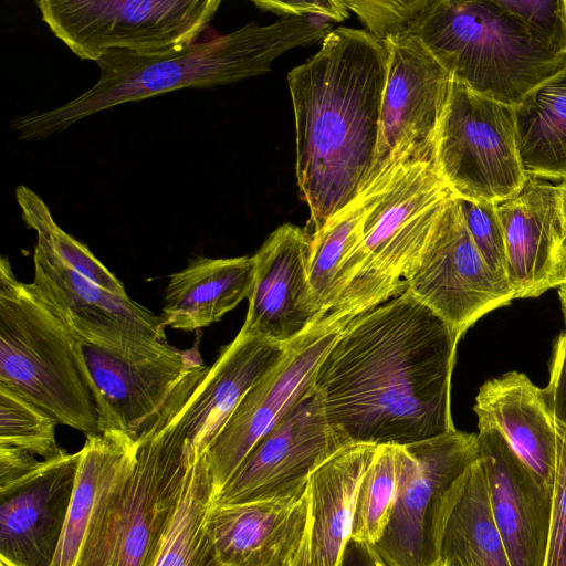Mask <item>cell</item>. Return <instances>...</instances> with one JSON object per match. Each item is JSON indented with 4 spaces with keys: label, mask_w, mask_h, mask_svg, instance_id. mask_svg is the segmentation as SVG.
Instances as JSON below:
<instances>
[{
    "label": "cell",
    "mask_w": 566,
    "mask_h": 566,
    "mask_svg": "<svg viewBox=\"0 0 566 566\" xmlns=\"http://www.w3.org/2000/svg\"><path fill=\"white\" fill-rule=\"evenodd\" d=\"M457 334L406 290L354 318L322 359L314 387L352 443L407 446L454 430Z\"/></svg>",
    "instance_id": "1"
},
{
    "label": "cell",
    "mask_w": 566,
    "mask_h": 566,
    "mask_svg": "<svg viewBox=\"0 0 566 566\" xmlns=\"http://www.w3.org/2000/svg\"><path fill=\"white\" fill-rule=\"evenodd\" d=\"M388 56L387 43L367 30L342 27L287 74L311 234L360 196L373 170Z\"/></svg>",
    "instance_id": "2"
},
{
    "label": "cell",
    "mask_w": 566,
    "mask_h": 566,
    "mask_svg": "<svg viewBox=\"0 0 566 566\" xmlns=\"http://www.w3.org/2000/svg\"><path fill=\"white\" fill-rule=\"evenodd\" d=\"M332 27L318 17H281L271 24L248 23L178 51L140 54L111 50L96 61L101 74L91 88L56 108L15 116L9 126L21 140H42L125 103L264 74L287 50L322 42Z\"/></svg>",
    "instance_id": "3"
},
{
    "label": "cell",
    "mask_w": 566,
    "mask_h": 566,
    "mask_svg": "<svg viewBox=\"0 0 566 566\" xmlns=\"http://www.w3.org/2000/svg\"><path fill=\"white\" fill-rule=\"evenodd\" d=\"M209 366L193 364L109 475L96 499L74 566H154L179 503L193 451L182 416Z\"/></svg>",
    "instance_id": "4"
},
{
    "label": "cell",
    "mask_w": 566,
    "mask_h": 566,
    "mask_svg": "<svg viewBox=\"0 0 566 566\" xmlns=\"http://www.w3.org/2000/svg\"><path fill=\"white\" fill-rule=\"evenodd\" d=\"M411 35L452 81L511 106L566 65L495 0H428Z\"/></svg>",
    "instance_id": "5"
},
{
    "label": "cell",
    "mask_w": 566,
    "mask_h": 566,
    "mask_svg": "<svg viewBox=\"0 0 566 566\" xmlns=\"http://www.w3.org/2000/svg\"><path fill=\"white\" fill-rule=\"evenodd\" d=\"M451 196L434 161L400 168L379 192L359 244L342 265L326 314L357 317L403 293Z\"/></svg>",
    "instance_id": "6"
},
{
    "label": "cell",
    "mask_w": 566,
    "mask_h": 566,
    "mask_svg": "<svg viewBox=\"0 0 566 566\" xmlns=\"http://www.w3.org/2000/svg\"><path fill=\"white\" fill-rule=\"evenodd\" d=\"M75 338L32 283L0 259V386L30 400L59 424L98 434V413L74 355Z\"/></svg>",
    "instance_id": "7"
},
{
    "label": "cell",
    "mask_w": 566,
    "mask_h": 566,
    "mask_svg": "<svg viewBox=\"0 0 566 566\" xmlns=\"http://www.w3.org/2000/svg\"><path fill=\"white\" fill-rule=\"evenodd\" d=\"M394 448L396 496L373 547L387 566H441L442 528L479 457L476 433L454 429Z\"/></svg>",
    "instance_id": "8"
},
{
    "label": "cell",
    "mask_w": 566,
    "mask_h": 566,
    "mask_svg": "<svg viewBox=\"0 0 566 566\" xmlns=\"http://www.w3.org/2000/svg\"><path fill=\"white\" fill-rule=\"evenodd\" d=\"M41 20L74 55L96 62L111 50L156 54L198 41L220 0H40Z\"/></svg>",
    "instance_id": "9"
},
{
    "label": "cell",
    "mask_w": 566,
    "mask_h": 566,
    "mask_svg": "<svg viewBox=\"0 0 566 566\" xmlns=\"http://www.w3.org/2000/svg\"><path fill=\"white\" fill-rule=\"evenodd\" d=\"M434 165L451 192L499 203L523 186L514 108L452 81L436 137Z\"/></svg>",
    "instance_id": "10"
},
{
    "label": "cell",
    "mask_w": 566,
    "mask_h": 566,
    "mask_svg": "<svg viewBox=\"0 0 566 566\" xmlns=\"http://www.w3.org/2000/svg\"><path fill=\"white\" fill-rule=\"evenodd\" d=\"M385 42L389 56L377 155L363 192L388 184L402 167L434 161L437 132L452 84L449 72L418 38Z\"/></svg>",
    "instance_id": "11"
},
{
    "label": "cell",
    "mask_w": 566,
    "mask_h": 566,
    "mask_svg": "<svg viewBox=\"0 0 566 566\" xmlns=\"http://www.w3.org/2000/svg\"><path fill=\"white\" fill-rule=\"evenodd\" d=\"M73 349L99 432L118 431L136 441L201 358L198 342L187 350L166 340L116 352L75 339Z\"/></svg>",
    "instance_id": "12"
},
{
    "label": "cell",
    "mask_w": 566,
    "mask_h": 566,
    "mask_svg": "<svg viewBox=\"0 0 566 566\" xmlns=\"http://www.w3.org/2000/svg\"><path fill=\"white\" fill-rule=\"evenodd\" d=\"M354 318L342 312L318 318L244 396L206 452L216 495L254 446L314 387L322 359Z\"/></svg>",
    "instance_id": "13"
},
{
    "label": "cell",
    "mask_w": 566,
    "mask_h": 566,
    "mask_svg": "<svg viewBox=\"0 0 566 566\" xmlns=\"http://www.w3.org/2000/svg\"><path fill=\"white\" fill-rule=\"evenodd\" d=\"M348 444L313 387L254 446L212 504L300 500L310 476Z\"/></svg>",
    "instance_id": "14"
},
{
    "label": "cell",
    "mask_w": 566,
    "mask_h": 566,
    "mask_svg": "<svg viewBox=\"0 0 566 566\" xmlns=\"http://www.w3.org/2000/svg\"><path fill=\"white\" fill-rule=\"evenodd\" d=\"M406 290L459 338L482 316L515 298L513 289L492 272L475 247L455 196L441 206Z\"/></svg>",
    "instance_id": "15"
},
{
    "label": "cell",
    "mask_w": 566,
    "mask_h": 566,
    "mask_svg": "<svg viewBox=\"0 0 566 566\" xmlns=\"http://www.w3.org/2000/svg\"><path fill=\"white\" fill-rule=\"evenodd\" d=\"M33 265L31 283L75 339L116 352L167 340L160 315L86 279L41 241Z\"/></svg>",
    "instance_id": "16"
},
{
    "label": "cell",
    "mask_w": 566,
    "mask_h": 566,
    "mask_svg": "<svg viewBox=\"0 0 566 566\" xmlns=\"http://www.w3.org/2000/svg\"><path fill=\"white\" fill-rule=\"evenodd\" d=\"M80 451L40 460L0 486V557L6 566H52L72 499Z\"/></svg>",
    "instance_id": "17"
},
{
    "label": "cell",
    "mask_w": 566,
    "mask_h": 566,
    "mask_svg": "<svg viewBox=\"0 0 566 566\" xmlns=\"http://www.w3.org/2000/svg\"><path fill=\"white\" fill-rule=\"evenodd\" d=\"M312 234L292 223L277 227L253 255L254 281L243 327L289 346L318 318L310 283Z\"/></svg>",
    "instance_id": "18"
},
{
    "label": "cell",
    "mask_w": 566,
    "mask_h": 566,
    "mask_svg": "<svg viewBox=\"0 0 566 566\" xmlns=\"http://www.w3.org/2000/svg\"><path fill=\"white\" fill-rule=\"evenodd\" d=\"M481 461L492 518L512 566H544L553 488L535 475L501 433L478 424Z\"/></svg>",
    "instance_id": "19"
},
{
    "label": "cell",
    "mask_w": 566,
    "mask_h": 566,
    "mask_svg": "<svg viewBox=\"0 0 566 566\" xmlns=\"http://www.w3.org/2000/svg\"><path fill=\"white\" fill-rule=\"evenodd\" d=\"M496 211L515 298L537 297L558 287L559 252L565 240L559 184L526 176L515 195L496 203Z\"/></svg>",
    "instance_id": "20"
},
{
    "label": "cell",
    "mask_w": 566,
    "mask_h": 566,
    "mask_svg": "<svg viewBox=\"0 0 566 566\" xmlns=\"http://www.w3.org/2000/svg\"><path fill=\"white\" fill-rule=\"evenodd\" d=\"M289 346L242 326L234 339L221 347L182 416L198 457L206 454L244 396L282 360Z\"/></svg>",
    "instance_id": "21"
},
{
    "label": "cell",
    "mask_w": 566,
    "mask_h": 566,
    "mask_svg": "<svg viewBox=\"0 0 566 566\" xmlns=\"http://www.w3.org/2000/svg\"><path fill=\"white\" fill-rule=\"evenodd\" d=\"M307 525V503L211 504L208 533L223 566H291Z\"/></svg>",
    "instance_id": "22"
},
{
    "label": "cell",
    "mask_w": 566,
    "mask_h": 566,
    "mask_svg": "<svg viewBox=\"0 0 566 566\" xmlns=\"http://www.w3.org/2000/svg\"><path fill=\"white\" fill-rule=\"evenodd\" d=\"M378 446L352 443L308 479L307 525L291 566H340L350 539L356 495Z\"/></svg>",
    "instance_id": "23"
},
{
    "label": "cell",
    "mask_w": 566,
    "mask_h": 566,
    "mask_svg": "<svg viewBox=\"0 0 566 566\" xmlns=\"http://www.w3.org/2000/svg\"><path fill=\"white\" fill-rule=\"evenodd\" d=\"M473 410L478 424L496 429L523 463L553 488L556 430L543 388L518 371L486 380Z\"/></svg>",
    "instance_id": "24"
},
{
    "label": "cell",
    "mask_w": 566,
    "mask_h": 566,
    "mask_svg": "<svg viewBox=\"0 0 566 566\" xmlns=\"http://www.w3.org/2000/svg\"><path fill=\"white\" fill-rule=\"evenodd\" d=\"M254 268L253 255L189 260L169 275L160 314L165 326L192 332L220 321L249 297Z\"/></svg>",
    "instance_id": "25"
},
{
    "label": "cell",
    "mask_w": 566,
    "mask_h": 566,
    "mask_svg": "<svg viewBox=\"0 0 566 566\" xmlns=\"http://www.w3.org/2000/svg\"><path fill=\"white\" fill-rule=\"evenodd\" d=\"M523 171L552 181L566 179V65L513 106Z\"/></svg>",
    "instance_id": "26"
},
{
    "label": "cell",
    "mask_w": 566,
    "mask_h": 566,
    "mask_svg": "<svg viewBox=\"0 0 566 566\" xmlns=\"http://www.w3.org/2000/svg\"><path fill=\"white\" fill-rule=\"evenodd\" d=\"M440 559L453 566H512L491 515L479 457L446 518Z\"/></svg>",
    "instance_id": "27"
},
{
    "label": "cell",
    "mask_w": 566,
    "mask_h": 566,
    "mask_svg": "<svg viewBox=\"0 0 566 566\" xmlns=\"http://www.w3.org/2000/svg\"><path fill=\"white\" fill-rule=\"evenodd\" d=\"M138 441L107 431L86 437L61 543L52 566H74L98 493L109 475L136 451Z\"/></svg>",
    "instance_id": "28"
},
{
    "label": "cell",
    "mask_w": 566,
    "mask_h": 566,
    "mask_svg": "<svg viewBox=\"0 0 566 566\" xmlns=\"http://www.w3.org/2000/svg\"><path fill=\"white\" fill-rule=\"evenodd\" d=\"M214 495L206 454L197 457L154 566H223L207 528Z\"/></svg>",
    "instance_id": "29"
},
{
    "label": "cell",
    "mask_w": 566,
    "mask_h": 566,
    "mask_svg": "<svg viewBox=\"0 0 566 566\" xmlns=\"http://www.w3.org/2000/svg\"><path fill=\"white\" fill-rule=\"evenodd\" d=\"M386 186L369 188L331 218L319 231L312 234L310 283L316 305L323 315H326L336 276L346 259L359 244L365 220Z\"/></svg>",
    "instance_id": "30"
},
{
    "label": "cell",
    "mask_w": 566,
    "mask_h": 566,
    "mask_svg": "<svg viewBox=\"0 0 566 566\" xmlns=\"http://www.w3.org/2000/svg\"><path fill=\"white\" fill-rule=\"evenodd\" d=\"M543 392L556 430L552 516L544 566H566V332L554 343L549 380Z\"/></svg>",
    "instance_id": "31"
},
{
    "label": "cell",
    "mask_w": 566,
    "mask_h": 566,
    "mask_svg": "<svg viewBox=\"0 0 566 566\" xmlns=\"http://www.w3.org/2000/svg\"><path fill=\"white\" fill-rule=\"evenodd\" d=\"M15 199L25 226L34 230L38 241L50 247L71 269L101 287L128 296L123 283L113 274L90 249L60 228L42 200L32 189L20 185L15 189Z\"/></svg>",
    "instance_id": "32"
},
{
    "label": "cell",
    "mask_w": 566,
    "mask_h": 566,
    "mask_svg": "<svg viewBox=\"0 0 566 566\" xmlns=\"http://www.w3.org/2000/svg\"><path fill=\"white\" fill-rule=\"evenodd\" d=\"M397 491L394 446H378L359 484L350 538L374 546L390 517Z\"/></svg>",
    "instance_id": "33"
},
{
    "label": "cell",
    "mask_w": 566,
    "mask_h": 566,
    "mask_svg": "<svg viewBox=\"0 0 566 566\" xmlns=\"http://www.w3.org/2000/svg\"><path fill=\"white\" fill-rule=\"evenodd\" d=\"M57 421L17 392L0 386V444L25 450L42 460L65 452L57 446Z\"/></svg>",
    "instance_id": "34"
},
{
    "label": "cell",
    "mask_w": 566,
    "mask_h": 566,
    "mask_svg": "<svg viewBox=\"0 0 566 566\" xmlns=\"http://www.w3.org/2000/svg\"><path fill=\"white\" fill-rule=\"evenodd\" d=\"M344 3L370 34L385 42L411 35L428 0H347Z\"/></svg>",
    "instance_id": "35"
},
{
    "label": "cell",
    "mask_w": 566,
    "mask_h": 566,
    "mask_svg": "<svg viewBox=\"0 0 566 566\" xmlns=\"http://www.w3.org/2000/svg\"><path fill=\"white\" fill-rule=\"evenodd\" d=\"M464 224L492 272L509 284L504 234L496 203L458 198ZM511 286V285H510Z\"/></svg>",
    "instance_id": "36"
},
{
    "label": "cell",
    "mask_w": 566,
    "mask_h": 566,
    "mask_svg": "<svg viewBox=\"0 0 566 566\" xmlns=\"http://www.w3.org/2000/svg\"><path fill=\"white\" fill-rule=\"evenodd\" d=\"M495 2L515 15L547 48L566 54V18L563 0H530Z\"/></svg>",
    "instance_id": "37"
},
{
    "label": "cell",
    "mask_w": 566,
    "mask_h": 566,
    "mask_svg": "<svg viewBox=\"0 0 566 566\" xmlns=\"http://www.w3.org/2000/svg\"><path fill=\"white\" fill-rule=\"evenodd\" d=\"M253 3L262 11H270L281 17H318L331 22H340L349 17V10L344 1H274L260 0Z\"/></svg>",
    "instance_id": "38"
},
{
    "label": "cell",
    "mask_w": 566,
    "mask_h": 566,
    "mask_svg": "<svg viewBox=\"0 0 566 566\" xmlns=\"http://www.w3.org/2000/svg\"><path fill=\"white\" fill-rule=\"evenodd\" d=\"M39 462L34 454L25 450L0 444V486L25 474Z\"/></svg>",
    "instance_id": "39"
},
{
    "label": "cell",
    "mask_w": 566,
    "mask_h": 566,
    "mask_svg": "<svg viewBox=\"0 0 566 566\" xmlns=\"http://www.w3.org/2000/svg\"><path fill=\"white\" fill-rule=\"evenodd\" d=\"M340 566H387L373 546L349 539Z\"/></svg>",
    "instance_id": "40"
},
{
    "label": "cell",
    "mask_w": 566,
    "mask_h": 566,
    "mask_svg": "<svg viewBox=\"0 0 566 566\" xmlns=\"http://www.w3.org/2000/svg\"><path fill=\"white\" fill-rule=\"evenodd\" d=\"M559 285L566 283V238L562 244L559 252V265H558Z\"/></svg>",
    "instance_id": "41"
},
{
    "label": "cell",
    "mask_w": 566,
    "mask_h": 566,
    "mask_svg": "<svg viewBox=\"0 0 566 566\" xmlns=\"http://www.w3.org/2000/svg\"><path fill=\"white\" fill-rule=\"evenodd\" d=\"M559 200H560V212L563 219V227L566 238V179L559 182Z\"/></svg>",
    "instance_id": "42"
},
{
    "label": "cell",
    "mask_w": 566,
    "mask_h": 566,
    "mask_svg": "<svg viewBox=\"0 0 566 566\" xmlns=\"http://www.w3.org/2000/svg\"><path fill=\"white\" fill-rule=\"evenodd\" d=\"M558 296L560 301V307L563 312V317L566 326V283H563L558 286Z\"/></svg>",
    "instance_id": "43"
},
{
    "label": "cell",
    "mask_w": 566,
    "mask_h": 566,
    "mask_svg": "<svg viewBox=\"0 0 566 566\" xmlns=\"http://www.w3.org/2000/svg\"><path fill=\"white\" fill-rule=\"evenodd\" d=\"M564 3V11H565V18H566V0H563Z\"/></svg>",
    "instance_id": "44"
},
{
    "label": "cell",
    "mask_w": 566,
    "mask_h": 566,
    "mask_svg": "<svg viewBox=\"0 0 566 566\" xmlns=\"http://www.w3.org/2000/svg\"><path fill=\"white\" fill-rule=\"evenodd\" d=\"M441 566H453L451 564H441Z\"/></svg>",
    "instance_id": "45"
}]
</instances>
